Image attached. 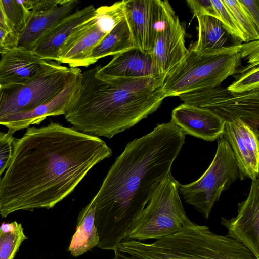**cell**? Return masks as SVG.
Masks as SVG:
<instances>
[{"label": "cell", "instance_id": "obj_3", "mask_svg": "<svg viewBox=\"0 0 259 259\" xmlns=\"http://www.w3.org/2000/svg\"><path fill=\"white\" fill-rule=\"evenodd\" d=\"M165 76L106 78L93 67L82 72L65 119L78 131L111 138L157 110L166 97Z\"/></svg>", "mask_w": 259, "mask_h": 259}, {"label": "cell", "instance_id": "obj_9", "mask_svg": "<svg viewBox=\"0 0 259 259\" xmlns=\"http://www.w3.org/2000/svg\"><path fill=\"white\" fill-rule=\"evenodd\" d=\"M179 97L184 103L207 109L226 122L240 120L259 134V88L237 93L219 85Z\"/></svg>", "mask_w": 259, "mask_h": 259}, {"label": "cell", "instance_id": "obj_14", "mask_svg": "<svg viewBox=\"0 0 259 259\" xmlns=\"http://www.w3.org/2000/svg\"><path fill=\"white\" fill-rule=\"evenodd\" d=\"M81 74L78 68L62 91L52 100L29 111L5 116L0 119V125L14 134L31 125L39 124L49 116L64 115L79 86Z\"/></svg>", "mask_w": 259, "mask_h": 259}, {"label": "cell", "instance_id": "obj_5", "mask_svg": "<svg viewBox=\"0 0 259 259\" xmlns=\"http://www.w3.org/2000/svg\"><path fill=\"white\" fill-rule=\"evenodd\" d=\"M241 44L201 52L188 49L166 74L163 90L166 97L221 85L237 72L241 63Z\"/></svg>", "mask_w": 259, "mask_h": 259}, {"label": "cell", "instance_id": "obj_31", "mask_svg": "<svg viewBox=\"0 0 259 259\" xmlns=\"http://www.w3.org/2000/svg\"><path fill=\"white\" fill-rule=\"evenodd\" d=\"M242 58L247 60L249 64H259V41L254 40L241 44Z\"/></svg>", "mask_w": 259, "mask_h": 259}, {"label": "cell", "instance_id": "obj_20", "mask_svg": "<svg viewBox=\"0 0 259 259\" xmlns=\"http://www.w3.org/2000/svg\"><path fill=\"white\" fill-rule=\"evenodd\" d=\"M96 74L102 77H142L160 74L151 54L133 48L115 55L104 66H96Z\"/></svg>", "mask_w": 259, "mask_h": 259}, {"label": "cell", "instance_id": "obj_4", "mask_svg": "<svg viewBox=\"0 0 259 259\" xmlns=\"http://www.w3.org/2000/svg\"><path fill=\"white\" fill-rule=\"evenodd\" d=\"M117 249L142 259H256L242 244L190 220L152 243L125 239Z\"/></svg>", "mask_w": 259, "mask_h": 259}, {"label": "cell", "instance_id": "obj_24", "mask_svg": "<svg viewBox=\"0 0 259 259\" xmlns=\"http://www.w3.org/2000/svg\"><path fill=\"white\" fill-rule=\"evenodd\" d=\"M27 239L21 223L3 222L0 225V259H14Z\"/></svg>", "mask_w": 259, "mask_h": 259}, {"label": "cell", "instance_id": "obj_34", "mask_svg": "<svg viewBox=\"0 0 259 259\" xmlns=\"http://www.w3.org/2000/svg\"><path fill=\"white\" fill-rule=\"evenodd\" d=\"M0 29L14 31L9 23L4 13L1 1L0 0ZM15 32V31H14Z\"/></svg>", "mask_w": 259, "mask_h": 259}, {"label": "cell", "instance_id": "obj_25", "mask_svg": "<svg viewBox=\"0 0 259 259\" xmlns=\"http://www.w3.org/2000/svg\"><path fill=\"white\" fill-rule=\"evenodd\" d=\"M6 16L13 30L20 34L25 28L31 15L26 0H1Z\"/></svg>", "mask_w": 259, "mask_h": 259}, {"label": "cell", "instance_id": "obj_13", "mask_svg": "<svg viewBox=\"0 0 259 259\" xmlns=\"http://www.w3.org/2000/svg\"><path fill=\"white\" fill-rule=\"evenodd\" d=\"M107 33L103 29L96 12L93 17L72 30L59 52L57 62L72 68L87 67L91 52Z\"/></svg>", "mask_w": 259, "mask_h": 259}, {"label": "cell", "instance_id": "obj_22", "mask_svg": "<svg viewBox=\"0 0 259 259\" xmlns=\"http://www.w3.org/2000/svg\"><path fill=\"white\" fill-rule=\"evenodd\" d=\"M198 23V40L191 48L196 51L218 50L235 46L221 21L208 16L196 17ZM239 43V42H238Z\"/></svg>", "mask_w": 259, "mask_h": 259}, {"label": "cell", "instance_id": "obj_21", "mask_svg": "<svg viewBox=\"0 0 259 259\" xmlns=\"http://www.w3.org/2000/svg\"><path fill=\"white\" fill-rule=\"evenodd\" d=\"M95 208L91 201L80 212L76 228L68 248L73 256H80L98 246L99 237L95 223Z\"/></svg>", "mask_w": 259, "mask_h": 259}, {"label": "cell", "instance_id": "obj_32", "mask_svg": "<svg viewBox=\"0 0 259 259\" xmlns=\"http://www.w3.org/2000/svg\"><path fill=\"white\" fill-rule=\"evenodd\" d=\"M19 34L14 31L0 29V54L17 47Z\"/></svg>", "mask_w": 259, "mask_h": 259}, {"label": "cell", "instance_id": "obj_26", "mask_svg": "<svg viewBox=\"0 0 259 259\" xmlns=\"http://www.w3.org/2000/svg\"><path fill=\"white\" fill-rule=\"evenodd\" d=\"M233 15L237 23L246 38L247 42L258 40L259 29L242 6L238 0H223Z\"/></svg>", "mask_w": 259, "mask_h": 259}, {"label": "cell", "instance_id": "obj_23", "mask_svg": "<svg viewBox=\"0 0 259 259\" xmlns=\"http://www.w3.org/2000/svg\"><path fill=\"white\" fill-rule=\"evenodd\" d=\"M133 48L135 47L127 23L124 18L93 49L88 57L87 67L102 58L114 56Z\"/></svg>", "mask_w": 259, "mask_h": 259}, {"label": "cell", "instance_id": "obj_10", "mask_svg": "<svg viewBox=\"0 0 259 259\" xmlns=\"http://www.w3.org/2000/svg\"><path fill=\"white\" fill-rule=\"evenodd\" d=\"M124 17L135 48L151 54L158 31L175 14L167 1L123 0Z\"/></svg>", "mask_w": 259, "mask_h": 259}, {"label": "cell", "instance_id": "obj_12", "mask_svg": "<svg viewBox=\"0 0 259 259\" xmlns=\"http://www.w3.org/2000/svg\"><path fill=\"white\" fill-rule=\"evenodd\" d=\"M223 138L234 153L240 180L254 181L259 174V134L240 120L226 122Z\"/></svg>", "mask_w": 259, "mask_h": 259}, {"label": "cell", "instance_id": "obj_2", "mask_svg": "<svg viewBox=\"0 0 259 259\" xmlns=\"http://www.w3.org/2000/svg\"><path fill=\"white\" fill-rule=\"evenodd\" d=\"M185 134L170 122L128 142L91 200L98 247L115 250L167 175L185 143Z\"/></svg>", "mask_w": 259, "mask_h": 259}, {"label": "cell", "instance_id": "obj_6", "mask_svg": "<svg viewBox=\"0 0 259 259\" xmlns=\"http://www.w3.org/2000/svg\"><path fill=\"white\" fill-rule=\"evenodd\" d=\"M179 183L169 172L153 192L126 239L158 240L178 231L190 220L179 195Z\"/></svg>", "mask_w": 259, "mask_h": 259}, {"label": "cell", "instance_id": "obj_18", "mask_svg": "<svg viewBox=\"0 0 259 259\" xmlns=\"http://www.w3.org/2000/svg\"><path fill=\"white\" fill-rule=\"evenodd\" d=\"M78 4L76 0H61L52 8L31 11L25 29L19 34L18 47L32 51L39 40L63 18L72 13Z\"/></svg>", "mask_w": 259, "mask_h": 259}, {"label": "cell", "instance_id": "obj_35", "mask_svg": "<svg viewBox=\"0 0 259 259\" xmlns=\"http://www.w3.org/2000/svg\"><path fill=\"white\" fill-rule=\"evenodd\" d=\"M114 259H142L137 257L129 255L123 253L118 250L116 249L114 251Z\"/></svg>", "mask_w": 259, "mask_h": 259}, {"label": "cell", "instance_id": "obj_33", "mask_svg": "<svg viewBox=\"0 0 259 259\" xmlns=\"http://www.w3.org/2000/svg\"><path fill=\"white\" fill-rule=\"evenodd\" d=\"M253 22L259 29V0H238Z\"/></svg>", "mask_w": 259, "mask_h": 259}, {"label": "cell", "instance_id": "obj_28", "mask_svg": "<svg viewBox=\"0 0 259 259\" xmlns=\"http://www.w3.org/2000/svg\"><path fill=\"white\" fill-rule=\"evenodd\" d=\"M219 16V20L229 34L240 44L247 42L244 34L239 28L228 7L221 0H210Z\"/></svg>", "mask_w": 259, "mask_h": 259}, {"label": "cell", "instance_id": "obj_11", "mask_svg": "<svg viewBox=\"0 0 259 259\" xmlns=\"http://www.w3.org/2000/svg\"><path fill=\"white\" fill-rule=\"evenodd\" d=\"M227 236L245 246L259 259V178L252 181L247 199L238 203V213L231 219L222 217Z\"/></svg>", "mask_w": 259, "mask_h": 259}, {"label": "cell", "instance_id": "obj_29", "mask_svg": "<svg viewBox=\"0 0 259 259\" xmlns=\"http://www.w3.org/2000/svg\"><path fill=\"white\" fill-rule=\"evenodd\" d=\"M16 139L13 134L0 132V178L12 158Z\"/></svg>", "mask_w": 259, "mask_h": 259}, {"label": "cell", "instance_id": "obj_19", "mask_svg": "<svg viewBox=\"0 0 259 259\" xmlns=\"http://www.w3.org/2000/svg\"><path fill=\"white\" fill-rule=\"evenodd\" d=\"M96 12L94 6L89 5L67 15L39 40L32 52L44 60L57 62L59 52L72 30Z\"/></svg>", "mask_w": 259, "mask_h": 259}, {"label": "cell", "instance_id": "obj_7", "mask_svg": "<svg viewBox=\"0 0 259 259\" xmlns=\"http://www.w3.org/2000/svg\"><path fill=\"white\" fill-rule=\"evenodd\" d=\"M239 177L237 162L230 145L223 136L218 139L214 157L209 166L197 180L178 184L185 202L193 206L206 219L209 218L221 194Z\"/></svg>", "mask_w": 259, "mask_h": 259}, {"label": "cell", "instance_id": "obj_17", "mask_svg": "<svg viewBox=\"0 0 259 259\" xmlns=\"http://www.w3.org/2000/svg\"><path fill=\"white\" fill-rule=\"evenodd\" d=\"M49 61L39 58L32 51L14 48L1 55L0 87L27 83L38 75Z\"/></svg>", "mask_w": 259, "mask_h": 259}, {"label": "cell", "instance_id": "obj_16", "mask_svg": "<svg viewBox=\"0 0 259 259\" xmlns=\"http://www.w3.org/2000/svg\"><path fill=\"white\" fill-rule=\"evenodd\" d=\"M185 31L178 16L169 17L158 31L151 54L160 74L166 75L187 52Z\"/></svg>", "mask_w": 259, "mask_h": 259}, {"label": "cell", "instance_id": "obj_27", "mask_svg": "<svg viewBox=\"0 0 259 259\" xmlns=\"http://www.w3.org/2000/svg\"><path fill=\"white\" fill-rule=\"evenodd\" d=\"M235 74V80L227 87L229 90L242 93L259 88V64H249Z\"/></svg>", "mask_w": 259, "mask_h": 259}, {"label": "cell", "instance_id": "obj_15", "mask_svg": "<svg viewBox=\"0 0 259 259\" xmlns=\"http://www.w3.org/2000/svg\"><path fill=\"white\" fill-rule=\"evenodd\" d=\"M185 135L213 141L223 136L226 121L212 112L182 103L172 111L170 121Z\"/></svg>", "mask_w": 259, "mask_h": 259}, {"label": "cell", "instance_id": "obj_1", "mask_svg": "<svg viewBox=\"0 0 259 259\" xmlns=\"http://www.w3.org/2000/svg\"><path fill=\"white\" fill-rule=\"evenodd\" d=\"M112 154L99 137L58 123L27 128L16 139L11 162L0 178V215L54 207Z\"/></svg>", "mask_w": 259, "mask_h": 259}, {"label": "cell", "instance_id": "obj_8", "mask_svg": "<svg viewBox=\"0 0 259 259\" xmlns=\"http://www.w3.org/2000/svg\"><path fill=\"white\" fill-rule=\"evenodd\" d=\"M78 69L50 61L39 74L27 83L0 87V119L29 111L51 101L62 91Z\"/></svg>", "mask_w": 259, "mask_h": 259}, {"label": "cell", "instance_id": "obj_30", "mask_svg": "<svg viewBox=\"0 0 259 259\" xmlns=\"http://www.w3.org/2000/svg\"><path fill=\"white\" fill-rule=\"evenodd\" d=\"M187 3L195 17L208 15L219 19V16L210 0H188Z\"/></svg>", "mask_w": 259, "mask_h": 259}]
</instances>
